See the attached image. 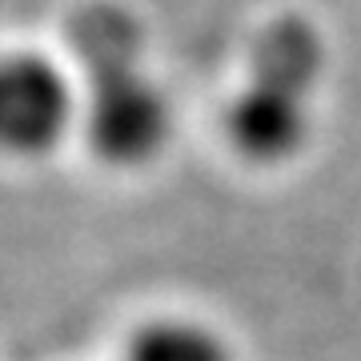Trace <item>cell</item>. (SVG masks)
<instances>
[{"label": "cell", "instance_id": "obj_1", "mask_svg": "<svg viewBox=\"0 0 361 361\" xmlns=\"http://www.w3.org/2000/svg\"><path fill=\"white\" fill-rule=\"evenodd\" d=\"M73 44L85 65V137L101 161L133 169L153 161L169 141V104L141 68V37L113 4L77 16Z\"/></svg>", "mask_w": 361, "mask_h": 361}, {"label": "cell", "instance_id": "obj_2", "mask_svg": "<svg viewBox=\"0 0 361 361\" xmlns=\"http://www.w3.org/2000/svg\"><path fill=\"white\" fill-rule=\"evenodd\" d=\"M325 68V40L305 16H277L253 44L249 80L225 109L233 149L257 165L301 153L313 125V89Z\"/></svg>", "mask_w": 361, "mask_h": 361}, {"label": "cell", "instance_id": "obj_3", "mask_svg": "<svg viewBox=\"0 0 361 361\" xmlns=\"http://www.w3.org/2000/svg\"><path fill=\"white\" fill-rule=\"evenodd\" d=\"M80 104L65 68L40 52L0 56V153L44 157L77 125Z\"/></svg>", "mask_w": 361, "mask_h": 361}, {"label": "cell", "instance_id": "obj_4", "mask_svg": "<svg viewBox=\"0 0 361 361\" xmlns=\"http://www.w3.org/2000/svg\"><path fill=\"white\" fill-rule=\"evenodd\" d=\"M125 361H229V349L205 325L149 322L129 337Z\"/></svg>", "mask_w": 361, "mask_h": 361}]
</instances>
